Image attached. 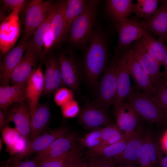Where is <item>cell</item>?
I'll return each mask as SVG.
<instances>
[{
	"mask_svg": "<svg viewBox=\"0 0 167 167\" xmlns=\"http://www.w3.org/2000/svg\"><path fill=\"white\" fill-rule=\"evenodd\" d=\"M127 52L125 51L119 55L117 71V92L114 102L123 101L126 99L131 91V75L126 58Z\"/></svg>",
	"mask_w": 167,
	"mask_h": 167,
	"instance_id": "obj_22",
	"label": "cell"
},
{
	"mask_svg": "<svg viewBox=\"0 0 167 167\" xmlns=\"http://www.w3.org/2000/svg\"><path fill=\"white\" fill-rule=\"evenodd\" d=\"M129 136L124 135L117 142L106 147L94 153L109 159L120 155L125 149L129 139Z\"/></svg>",
	"mask_w": 167,
	"mask_h": 167,
	"instance_id": "obj_34",
	"label": "cell"
},
{
	"mask_svg": "<svg viewBox=\"0 0 167 167\" xmlns=\"http://www.w3.org/2000/svg\"><path fill=\"white\" fill-rule=\"evenodd\" d=\"M140 128L129 136L128 141L123 152L118 156L110 159L115 167L126 165L135 166L138 164L144 135Z\"/></svg>",
	"mask_w": 167,
	"mask_h": 167,
	"instance_id": "obj_15",
	"label": "cell"
},
{
	"mask_svg": "<svg viewBox=\"0 0 167 167\" xmlns=\"http://www.w3.org/2000/svg\"><path fill=\"white\" fill-rule=\"evenodd\" d=\"M39 163L34 159L24 161L7 160L3 167H38Z\"/></svg>",
	"mask_w": 167,
	"mask_h": 167,
	"instance_id": "obj_40",
	"label": "cell"
},
{
	"mask_svg": "<svg viewBox=\"0 0 167 167\" xmlns=\"http://www.w3.org/2000/svg\"><path fill=\"white\" fill-rule=\"evenodd\" d=\"M157 0H138L134 4L132 12L144 20L149 18L157 9Z\"/></svg>",
	"mask_w": 167,
	"mask_h": 167,
	"instance_id": "obj_33",
	"label": "cell"
},
{
	"mask_svg": "<svg viewBox=\"0 0 167 167\" xmlns=\"http://www.w3.org/2000/svg\"><path fill=\"white\" fill-rule=\"evenodd\" d=\"M126 58L129 70L134 83L133 86L137 90L151 97L157 91L152 85L147 74L136 59L132 48L127 51Z\"/></svg>",
	"mask_w": 167,
	"mask_h": 167,
	"instance_id": "obj_16",
	"label": "cell"
},
{
	"mask_svg": "<svg viewBox=\"0 0 167 167\" xmlns=\"http://www.w3.org/2000/svg\"><path fill=\"white\" fill-rule=\"evenodd\" d=\"M89 1L84 0H68L65 12V40L68 36L71 25L73 21L86 8Z\"/></svg>",
	"mask_w": 167,
	"mask_h": 167,
	"instance_id": "obj_30",
	"label": "cell"
},
{
	"mask_svg": "<svg viewBox=\"0 0 167 167\" xmlns=\"http://www.w3.org/2000/svg\"><path fill=\"white\" fill-rule=\"evenodd\" d=\"M44 87V74L41 67L39 66L32 73L26 86V100L30 109L31 118L38 107L39 100Z\"/></svg>",
	"mask_w": 167,
	"mask_h": 167,
	"instance_id": "obj_18",
	"label": "cell"
},
{
	"mask_svg": "<svg viewBox=\"0 0 167 167\" xmlns=\"http://www.w3.org/2000/svg\"><path fill=\"white\" fill-rule=\"evenodd\" d=\"M127 102L136 112L145 120L150 122L162 123L164 110L149 96L132 87L131 92L126 99Z\"/></svg>",
	"mask_w": 167,
	"mask_h": 167,
	"instance_id": "obj_4",
	"label": "cell"
},
{
	"mask_svg": "<svg viewBox=\"0 0 167 167\" xmlns=\"http://www.w3.org/2000/svg\"><path fill=\"white\" fill-rule=\"evenodd\" d=\"M144 44L150 54L161 66L167 54V45L160 39H156L145 29L142 38Z\"/></svg>",
	"mask_w": 167,
	"mask_h": 167,
	"instance_id": "obj_28",
	"label": "cell"
},
{
	"mask_svg": "<svg viewBox=\"0 0 167 167\" xmlns=\"http://www.w3.org/2000/svg\"><path fill=\"white\" fill-rule=\"evenodd\" d=\"M66 1L55 3V10L50 26L46 35L43 48L39 58L43 59L52 48L65 40V12Z\"/></svg>",
	"mask_w": 167,
	"mask_h": 167,
	"instance_id": "obj_5",
	"label": "cell"
},
{
	"mask_svg": "<svg viewBox=\"0 0 167 167\" xmlns=\"http://www.w3.org/2000/svg\"><path fill=\"white\" fill-rule=\"evenodd\" d=\"M2 3L5 8L11 11V12L17 9L21 11L25 6L27 1L25 0H3Z\"/></svg>",
	"mask_w": 167,
	"mask_h": 167,
	"instance_id": "obj_42",
	"label": "cell"
},
{
	"mask_svg": "<svg viewBox=\"0 0 167 167\" xmlns=\"http://www.w3.org/2000/svg\"><path fill=\"white\" fill-rule=\"evenodd\" d=\"M161 143L163 149L167 152V131L162 136Z\"/></svg>",
	"mask_w": 167,
	"mask_h": 167,
	"instance_id": "obj_46",
	"label": "cell"
},
{
	"mask_svg": "<svg viewBox=\"0 0 167 167\" xmlns=\"http://www.w3.org/2000/svg\"><path fill=\"white\" fill-rule=\"evenodd\" d=\"M79 139L75 132L54 141L45 150L36 154L34 159L39 163L46 161L60 159L67 156L77 145Z\"/></svg>",
	"mask_w": 167,
	"mask_h": 167,
	"instance_id": "obj_8",
	"label": "cell"
},
{
	"mask_svg": "<svg viewBox=\"0 0 167 167\" xmlns=\"http://www.w3.org/2000/svg\"><path fill=\"white\" fill-rule=\"evenodd\" d=\"M141 22L145 29L150 30L159 39L167 44V0L163 1L149 18Z\"/></svg>",
	"mask_w": 167,
	"mask_h": 167,
	"instance_id": "obj_21",
	"label": "cell"
},
{
	"mask_svg": "<svg viewBox=\"0 0 167 167\" xmlns=\"http://www.w3.org/2000/svg\"><path fill=\"white\" fill-rule=\"evenodd\" d=\"M157 148L151 133L148 132L144 134L138 163L140 167H156L162 157Z\"/></svg>",
	"mask_w": 167,
	"mask_h": 167,
	"instance_id": "obj_25",
	"label": "cell"
},
{
	"mask_svg": "<svg viewBox=\"0 0 167 167\" xmlns=\"http://www.w3.org/2000/svg\"><path fill=\"white\" fill-rule=\"evenodd\" d=\"M26 86L1 85L0 109H6L12 104L25 101Z\"/></svg>",
	"mask_w": 167,
	"mask_h": 167,
	"instance_id": "obj_27",
	"label": "cell"
},
{
	"mask_svg": "<svg viewBox=\"0 0 167 167\" xmlns=\"http://www.w3.org/2000/svg\"><path fill=\"white\" fill-rule=\"evenodd\" d=\"M44 87L42 93L47 95L56 92L64 84L58 60L52 58L45 62Z\"/></svg>",
	"mask_w": 167,
	"mask_h": 167,
	"instance_id": "obj_23",
	"label": "cell"
},
{
	"mask_svg": "<svg viewBox=\"0 0 167 167\" xmlns=\"http://www.w3.org/2000/svg\"><path fill=\"white\" fill-rule=\"evenodd\" d=\"M132 49L136 59L157 91L164 84L160 66L148 52L142 38L136 41Z\"/></svg>",
	"mask_w": 167,
	"mask_h": 167,
	"instance_id": "obj_7",
	"label": "cell"
},
{
	"mask_svg": "<svg viewBox=\"0 0 167 167\" xmlns=\"http://www.w3.org/2000/svg\"><path fill=\"white\" fill-rule=\"evenodd\" d=\"M75 160V159L72 160L70 161L63 167H70L72 162L74 161Z\"/></svg>",
	"mask_w": 167,
	"mask_h": 167,
	"instance_id": "obj_49",
	"label": "cell"
},
{
	"mask_svg": "<svg viewBox=\"0 0 167 167\" xmlns=\"http://www.w3.org/2000/svg\"><path fill=\"white\" fill-rule=\"evenodd\" d=\"M38 58L39 56L35 52L31 41L20 62L12 74L11 85L26 86L28 80L36 68L35 66Z\"/></svg>",
	"mask_w": 167,
	"mask_h": 167,
	"instance_id": "obj_12",
	"label": "cell"
},
{
	"mask_svg": "<svg viewBox=\"0 0 167 167\" xmlns=\"http://www.w3.org/2000/svg\"><path fill=\"white\" fill-rule=\"evenodd\" d=\"M164 118L165 121H167V109L164 110Z\"/></svg>",
	"mask_w": 167,
	"mask_h": 167,
	"instance_id": "obj_50",
	"label": "cell"
},
{
	"mask_svg": "<svg viewBox=\"0 0 167 167\" xmlns=\"http://www.w3.org/2000/svg\"><path fill=\"white\" fill-rule=\"evenodd\" d=\"M124 133L116 124L108 125L101 128V141L98 147L89 153H94L119 141L124 136Z\"/></svg>",
	"mask_w": 167,
	"mask_h": 167,
	"instance_id": "obj_32",
	"label": "cell"
},
{
	"mask_svg": "<svg viewBox=\"0 0 167 167\" xmlns=\"http://www.w3.org/2000/svg\"><path fill=\"white\" fill-rule=\"evenodd\" d=\"M78 116L82 126L92 130L115 124L106 111L92 103L87 104L82 108Z\"/></svg>",
	"mask_w": 167,
	"mask_h": 167,
	"instance_id": "obj_17",
	"label": "cell"
},
{
	"mask_svg": "<svg viewBox=\"0 0 167 167\" xmlns=\"http://www.w3.org/2000/svg\"><path fill=\"white\" fill-rule=\"evenodd\" d=\"M70 132L69 128L61 126L38 137L30 142L25 149L20 153L11 156L8 160L21 161L34 153H37L47 149L56 139L64 137Z\"/></svg>",
	"mask_w": 167,
	"mask_h": 167,
	"instance_id": "obj_11",
	"label": "cell"
},
{
	"mask_svg": "<svg viewBox=\"0 0 167 167\" xmlns=\"http://www.w3.org/2000/svg\"><path fill=\"white\" fill-rule=\"evenodd\" d=\"M158 105L163 110L167 109V85L164 84L153 97Z\"/></svg>",
	"mask_w": 167,
	"mask_h": 167,
	"instance_id": "obj_39",
	"label": "cell"
},
{
	"mask_svg": "<svg viewBox=\"0 0 167 167\" xmlns=\"http://www.w3.org/2000/svg\"><path fill=\"white\" fill-rule=\"evenodd\" d=\"M84 160L82 155L75 159L70 167H83Z\"/></svg>",
	"mask_w": 167,
	"mask_h": 167,
	"instance_id": "obj_44",
	"label": "cell"
},
{
	"mask_svg": "<svg viewBox=\"0 0 167 167\" xmlns=\"http://www.w3.org/2000/svg\"><path fill=\"white\" fill-rule=\"evenodd\" d=\"M101 141V128L92 130L82 138L79 142L83 147L90 150V152L96 149L100 144Z\"/></svg>",
	"mask_w": 167,
	"mask_h": 167,
	"instance_id": "obj_36",
	"label": "cell"
},
{
	"mask_svg": "<svg viewBox=\"0 0 167 167\" xmlns=\"http://www.w3.org/2000/svg\"><path fill=\"white\" fill-rule=\"evenodd\" d=\"M50 117L49 108L46 104L39 105L30 120V142L42 135L48 125Z\"/></svg>",
	"mask_w": 167,
	"mask_h": 167,
	"instance_id": "obj_26",
	"label": "cell"
},
{
	"mask_svg": "<svg viewBox=\"0 0 167 167\" xmlns=\"http://www.w3.org/2000/svg\"><path fill=\"white\" fill-rule=\"evenodd\" d=\"M118 167H136L135 166L131 165H126L119 166Z\"/></svg>",
	"mask_w": 167,
	"mask_h": 167,
	"instance_id": "obj_52",
	"label": "cell"
},
{
	"mask_svg": "<svg viewBox=\"0 0 167 167\" xmlns=\"http://www.w3.org/2000/svg\"><path fill=\"white\" fill-rule=\"evenodd\" d=\"M159 163L160 167H167V156L162 157Z\"/></svg>",
	"mask_w": 167,
	"mask_h": 167,
	"instance_id": "obj_48",
	"label": "cell"
},
{
	"mask_svg": "<svg viewBox=\"0 0 167 167\" xmlns=\"http://www.w3.org/2000/svg\"><path fill=\"white\" fill-rule=\"evenodd\" d=\"M31 42L21 39L19 43L5 54L1 64L0 79L1 85L10 86L12 74L18 65Z\"/></svg>",
	"mask_w": 167,
	"mask_h": 167,
	"instance_id": "obj_13",
	"label": "cell"
},
{
	"mask_svg": "<svg viewBox=\"0 0 167 167\" xmlns=\"http://www.w3.org/2000/svg\"><path fill=\"white\" fill-rule=\"evenodd\" d=\"M134 4L131 0H109L106 1L107 11L116 23L132 12Z\"/></svg>",
	"mask_w": 167,
	"mask_h": 167,
	"instance_id": "obj_29",
	"label": "cell"
},
{
	"mask_svg": "<svg viewBox=\"0 0 167 167\" xmlns=\"http://www.w3.org/2000/svg\"><path fill=\"white\" fill-rule=\"evenodd\" d=\"M21 10L12 11L1 22L0 25V50L5 55L14 47L20 32L19 14Z\"/></svg>",
	"mask_w": 167,
	"mask_h": 167,
	"instance_id": "obj_9",
	"label": "cell"
},
{
	"mask_svg": "<svg viewBox=\"0 0 167 167\" xmlns=\"http://www.w3.org/2000/svg\"><path fill=\"white\" fill-rule=\"evenodd\" d=\"M58 60L64 84L71 90H77L79 85L80 76L75 59L72 56H68L62 53L58 55Z\"/></svg>",
	"mask_w": 167,
	"mask_h": 167,
	"instance_id": "obj_20",
	"label": "cell"
},
{
	"mask_svg": "<svg viewBox=\"0 0 167 167\" xmlns=\"http://www.w3.org/2000/svg\"><path fill=\"white\" fill-rule=\"evenodd\" d=\"M96 167H115L110 159L94 153H89Z\"/></svg>",
	"mask_w": 167,
	"mask_h": 167,
	"instance_id": "obj_41",
	"label": "cell"
},
{
	"mask_svg": "<svg viewBox=\"0 0 167 167\" xmlns=\"http://www.w3.org/2000/svg\"><path fill=\"white\" fill-rule=\"evenodd\" d=\"M83 147L80 143L65 157L42 161L38 167H63L70 161L76 159L82 155Z\"/></svg>",
	"mask_w": 167,
	"mask_h": 167,
	"instance_id": "obj_35",
	"label": "cell"
},
{
	"mask_svg": "<svg viewBox=\"0 0 167 167\" xmlns=\"http://www.w3.org/2000/svg\"><path fill=\"white\" fill-rule=\"evenodd\" d=\"M108 57L105 34L100 30L94 31L85 54L83 66L86 79L93 89H96L106 69Z\"/></svg>",
	"mask_w": 167,
	"mask_h": 167,
	"instance_id": "obj_1",
	"label": "cell"
},
{
	"mask_svg": "<svg viewBox=\"0 0 167 167\" xmlns=\"http://www.w3.org/2000/svg\"><path fill=\"white\" fill-rule=\"evenodd\" d=\"M163 65L164 66V70L163 72L162 73V77L164 84L167 85V54L164 60Z\"/></svg>",
	"mask_w": 167,
	"mask_h": 167,
	"instance_id": "obj_45",
	"label": "cell"
},
{
	"mask_svg": "<svg viewBox=\"0 0 167 167\" xmlns=\"http://www.w3.org/2000/svg\"><path fill=\"white\" fill-rule=\"evenodd\" d=\"M7 109H0V130L2 131L9 123Z\"/></svg>",
	"mask_w": 167,
	"mask_h": 167,
	"instance_id": "obj_43",
	"label": "cell"
},
{
	"mask_svg": "<svg viewBox=\"0 0 167 167\" xmlns=\"http://www.w3.org/2000/svg\"><path fill=\"white\" fill-rule=\"evenodd\" d=\"M83 167H96L92 159L89 156L86 159H84Z\"/></svg>",
	"mask_w": 167,
	"mask_h": 167,
	"instance_id": "obj_47",
	"label": "cell"
},
{
	"mask_svg": "<svg viewBox=\"0 0 167 167\" xmlns=\"http://www.w3.org/2000/svg\"><path fill=\"white\" fill-rule=\"evenodd\" d=\"M54 4L48 1L32 0L30 2L24 19L23 39L31 40V36L45 19Z\"/></svg>",
	"mask_w": 167,
	"mask_h": 167,
	"instance_id": "obj_6",
	"label": "cell"
},
{
	"mask_svg": "<svg viewBox=\"0 0 167 167\" xmlns=\"http://www.w3.org/2000/svg\"><path fill=\"white\" fill-rule=\"evenodd\" d=\"M55 3L52 10L43 23L39 26L33 35L31 42L35 52L39 56L42 51L46 35L49 28L54 15Z\"/></svg>",
	"mask_w": 167,
	"mask_h": 167,
	"instance_id": "obj_31",
	"label": "cell"
},
{
	"mask_svg": "<svg viewBox=\"0 0 167 167\" xmlns=\"http://www.w3.org/2000/svg\"><path fill=\"white\" fill-rule=\"evenodd\" d=\"M113 105L116 125L125 135L130 136L140 128V116L127 102L115 101Z\"/></svg>",
	"mask_w": 167,
	"mask_h": 167,
	"instance_id": "obj_10",
	"label": "cell"
},
{
	"mask_svg": "<svg viewBox=\"0 0 167 167\" xmlns=\"http://www.w3.org/2000/svg\"><path fill=\"white\" fill-rule=\"evenodd\" d=\"M97 1L91 0L84 11L72 23L68 34L70 42L76 47L83 48L89 43L93 34Z\"/></svg>",
	"mask_w": 167,
	"mask_h": 167,
	"instance_id": "obj_2",
	"label": "cell"
},
{
	"mask_svg": "<svg viewBox=\"0 0 167 167\" xmlns=\"http://www.w3.org/2000/svg\"><path fill=\"white\" fill-rule=\"evenodd\" d=\"M74 95L69 88L61 87L57 90L54 95V100L56 104L61 107L73 99Z\"/></svg>",
	"mask_w": 167,
	"mask_h": 167,
	"instance_id": "obj_37",
	"label": "cell"
},
{
	"mask_svg": "<svg viewBox=\"0 0 167 167\" xmlns=\"http://www.w3.org/2000/svg\"><path fill=\"white\" fill-rule=\"evenodd\" d=\"M2 141L1 138H0V153L2 150Z\"/></svg>",
	"mask_w": 167,
	"mask_h": 167,
	"instance_id": "obj_51",
	"label": "cell"
},
{
	"mask_svg": "<svg viewBox=\"0 0 167 167\" xmlns=\"http://www.w3.org/2000/svg\"><path fill=\"white\" fill-rule=\"evenodd\" d=\"M62 114L65 118H72L78 116L80 111L77 102L74 99L61 107Z\"/></svg>",
	"mask_w": 167,
	"mask_h": 167,
	"instance_id": "obj_38",
	"label": "cell"
},
{
	"mask_svg": "<svg viewBox=\"0 0 167 167\" xmlns=\"http://www.w3.org/2000/svg\"><path fill=\"white\" fill-rule=\"evenodd\" d=\"M119 55H115L106 68L96 88L92 103L106 111L114 103L117 92V71Z\"/></svg>",
	"mask_w": 167,
	"mask_h": 167,
	"instance_id": "obj_3",
	"label": "cell"
},
{
	"mask_svg": "<svg viewBox=\"0 0 167 167\" xmlns=\"http://www.w3.org/2000/svg\"><path fill=\"white\" fill-rule=\"evenodd\" d=\"M115 28L118 35V44L115 55L118 54L121 48L142 38L145 29L141 21L135 19L127 18L117 23Z\"/></svg>",
	"mask_w": 167,
	"mask_h": 167,
	"instance_id": "obj_14",
	"label": "cell"
},
{
	"mask_svg": "<svg viewBox=\"0 0 167 167\" xmlns=\"http://www.w3.org/2000/svg\"><path fill=\"white\" fill-rule=\"evenodd\" d=\"M2 137L6 151L11 156L23 151L30 140L22 136L15 128L6 126L2 131Z\"/></svg>",
	"mask_w": 167,
	"mask_h": 167,
	"instance_id": "obj_24",
	"label": "cell"
},
{
	"mask_svg": "<svg viewBox=\"0 0 167 167\" xmlns=\"http://www.w3.org/2000/svg\"><path fill=\"white\" fill-rule=\"evenodd\" d=\"M7 109L9 122H13L20 134L29 140L31 114L27 101L15 103L11 108Z\"/></svg>",
	"mask_w": 167,
	"mask_h": 167,
	"instance_id": "obj_19",
	"label": "cell"
}]
</instances>
